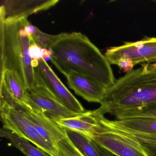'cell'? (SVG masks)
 Masks as SVG:
<instances>
[{
	"label": "cell",
	"mask_w": 156,
	"mask_h": 156,
	"mask_svg": "<svg viewBox=\"0 0 156 156\" xmlns=\"http://www.w3.org/2000/svg\"><path fill=\"white\" fill-rule=\"evenodd\" d=\"M48 49L51 52V62L65 76L70 72H76L107 89L116 81L105 55L81 33L57 34Z\"/></svg>",
	"instance_id": "6da1fadb"
},
{
	"label": "cell",
	"mask_w": 156,
	"mask_h": 156,
	"mask_svg": "<svg viewBox=\"0 0 156 156\" xmlns=\"http://www.w3.org/2000/svg\"><path fill=\"white\" fill-rule=\"evenodd\" d=\"M95 109L99 115L118 111L156 107V62L145 63L126 73L107 89L105 95Z\"/></svg>",
	"instance_id": "7a4b0ae2"
},
{
	"label": "cell",
	"mask_w": 156,
	"mask_h": 156,
	"mask_svg": "<svg viewBox=\"0 0 156 156\" xmlns=\"http://www.w3.org/2000/svg\"><path fill=\"white\" fill-rule=\"evenodd\" d=\"M29 23L27 18L0 20L1 73L6 70L14 72L30 90L37 83L29 54L30 46L35 42L25 30Z\"/></svg>",
	"instance_id": "3957f363"
},
{
	"label": "cell",
	"mask_w": 156,
	"mask_h": 156,
	"mask_svg": "<svg viewBox=\"0 0 156 156\" xmlns=\"http://www.w3.org/2000/svg\"><path fill=\"white\" fill-rule=\"evenodd\" d=\"M3 127L27 140L51 156L56 155V147L44 139L22 112L16 108L0 105Z\"/></svg>",
	"instance_id": "277c9868"
},
{
	"label": "cell",
	"mask_w": 156,
	"mask_h": 156,
	"mask_svg": "<svg viewBox=\"0 0 156 156\" xmlns=\"http://www.w3.org/2000/svg\"><path fill=\"white\" fill-rule=\"evenodd\" d=\"M90 139L115 156H148L141 143L100 123Z\"/></svg>",
	"instance_id": "5b68a950"
},
{
	"label": "cell",
	"mask_w": 156,
	"mask_h": 156,
	"mask_svg": "<svg viewBox=\"0 0 156 156\" xmlns=\"http://www.w3.org/2000/svg\"><path fill=\"white\" fill-rule=\"evenodd\" d=\"M34 73L37 85L45 87L61 104L77 114L86 112L43 58L39 61V66L34 68Z\"/></svg>",
	"instance_id": "8992f818"
},
{
	"label": "cell",
	"mask_w": 156,
	"mask_h": 156,
	"mask_svg": "<svg viewBox=\"0 0 156 156\" xmlns=\"http://www.w3.org/2000/svg\"><path fill=\"white\" fill-rule=\"evenodd\" d=\"M105 55L111 65H115L121 59L131 60L134 66L141 63H156V38L146 37L137 41L110 47Z\"/></svg>",
	"instance_id": "52a82bcc"
},
{
	"label": "cell",
	"mask_w": 156,
	"mask_h": 156,
	"mask_svg": "<svg viewBox=\"0 0 156 156\" xmlns=\"http://www.w3.org/2000/svg\"><path fill=\"white\" fill-rule=\"evenodd\" d=\"M28 91V101L26 105L41 111L53 120L73 117L80 114L68 109L41 86L37 85Z\"/></svg>",
	"instance_id": "ba28073f"
},
{
	"label": "cell",
	"mask_w": 156,
	"mask_h": 156,
	"mask_svg": "<svg viewBox=\"0 0 156 156\" xmlns=\"http://www.w3.org/2000/svg\"><path fill=\"white\" fill-rule=\"evenodd\" d=\"M14 107L21 111L39 134L55 147L59 141L66 137L65 129L41 111L26 104H18Z\"/></svg>",
	"instance_id": "9c48e42d"
},
{
	"label": "cell",
	"mask_w": 156,
	"mask_h": 156,
	"mask_svg": "<svg viewBox=\"0 0 156 156\" xmlns=\"http://www.w3.org/2000/svg\"><path fill=\"white\" fill-rule=\"evenodd\" d=\"M59 1H2L0 20H9L28 18L32 14L46 10L56 5Z\"/></svg>",
	"instance_id": "30bf717a"
},
{
	"label": "cell",
	"mask_w": 156,
	"mask_h": 156,
	"mask_svg": "<svg viewBox=\"0 0 156 156\" xmlns=\"http://www.w3.org/2000/svg\"><path fill=\"white\" fill-rule=\"evenodd\" d=\"M68 86L75 93L89 102L101 104L107 88L90 78L74 72L66 76Z\"/></svg>",
	"instance_id": "8fae6325"
},
{
	"label": "cell",
	"mask_w": 156,
	"mask_h": 156,
	"mask_svg": "<svg viewBox=\"0 0 156 156\" xmlns=\"http://www.w3.org/2000/svg\"><path fill=\"white\" fill-rule=\"evenodd\" d=\"M54 120L62 128L78 132L89 138L100 126L98 115L94 110L87 111L73 117Z\"/></svg>",
	"instance_id": "7c38bea8"
},
{
	"label": "cell",
	"mask_w": 156,
	"mask_h": 156,
	"mask_svg": "<svg viewBox=\"0 0 156 156\" xmlns=\"http://www.w3.org/2000/svg\"><path fill=\"white\" fill-rule=\"evenodd\" d=\"M98 120L102 125L106 126L156 137V119L133 118L110 120L104 116L100 115Z\"/></svg>",
	"instance_id": "4fadbf2b"
},
{
	"label": "cell",
	"mask_w": 156,
	"mask_h": 156,
	"mask_svg": "<svg viewBox=\"0 0 156 156\" xmlns=\"http://www.w3.org/2000/svg\"><path fill=\"white\" fill-rule=\"evenodd\" d=\"M1 75L3 81L12 96L19 104H26L28 101L29 91L26 89L19 76L14 72L6 70Z\"/></svg>",
	"instance_id": "5bb4252c"
},
{
	"label": "cell",
	"mask_w": 156,
	"mask_h": 156,
	"mask_svg": "<svg viewBox=\"0 0 156 156\" xmlns=\"http://www.w3.org/2000/svg\"><path fill=\"white\" fill-rule=\"evenodd\" d=\"M0 136L7 139L13 147L27 156H51L44 151L34 147L27 140L21 137L11 130L2 127L0 129Z\"/></svg>",
	"instance_id": "9a60e30c"
},
{
	"label": "cell",
	"mask_w": 156,
	"mask_h": 156,
	"mask_svg": "<svg viewBox=\"0 0 156 156\" xmlns=\"http://www.w3.org/2000/svg\"><path fill=\"white\" fill-rule=\"evenodd\" d=\"M65 130L67 137L83 156H102L98 146L91 139L78 132Z\"/></svg>",
	"instance_id": "2e32d148"
},
{
	"label": "cell",
	"mask_w": 156,
	"mask_h": 156,
	"mask_svg": "<svg viewBox=\"0 0 156 156\" xmlns=\"http://www.w3.org/2000/svg\"><path fill=\"white\" fill-rule=\"evenodd\" d=\"M116 119H123L133 118H151L156 119V107H144L130 110L118 111L114 113Z\"/></svg>",
	"instance_id": "e0dca14e"
},
{
	"label": "cell",
	"mask_w": 156,
	"mask_h": 156,
	"mask_svg": "<svg viewBox=\"0 0 156 156\" xmlns=\"http://www.w3.org/2000/svg\"><path fill=\"white\" fill-rule=\"evenodd\" d=\"M55 156H83L67 137L64 138L56 144Z\"/></svg>",
	"instance_id": "ac0fdd59"
},
{
	"label": "cell",
	"mask_w": 156,
	"mask_h": 156,
	"mask_svg": "<svg viewBox=\"0 0 156 156\" xmlns=\"http://www.w3.org/2000/svg\"><path fill=\"white\" fill-rule=\"evenodd\" d=\"M32 37L37 45L43 49H49L50 45L57 38V35H50L36 28Z\"/></svg>",
	"instance_id": "d6986e66"
},
{
	"label": "cell",
	"mask_w": 156,
	"mask_h": 156,
	"mask_svg": "<svg viewBox=\"0 0 156 156\" xmlns=\"http://www.w3.org/2000/svg\"><path fill=\"white\" fill-rule=\"evenodd\" d=\"M29 54L32 60L40 61L43 57V48L36 43L32 44L29 48Z\"/></svg>",
	"instance_id": "ffe728a7"
},
{
	"label": "cell",
	"mask_w": 156,
	"mask_h": 156,
	"mask_svg": "<svg viewBox=\"0 0 156 156\" xmlns=\"http://www.w3.org/2000/svg\"><path fill=\"white\" fill-rule=\"evenodd\" d=\"M115 65L118 66L124 72H129L133 70V68L135 66L132 61L129 59H121L117 61Z\"/></svg>",
	"instance_id": "44dd1931"
},
{
	"label": "cell",
	"mask_w": 156,
	"mask_h": 156,
	"mask_svg": "<svg viewBox=\"0 0 156 156\" xmlns=\"http://www.w3.org/2000/svg\"><path fill=\"white\" fill-rule=\"evenodd\" d=\"M142 145L148 156H156V145L151 144H142Z\"/></svg>",
	"instance_id": "7402d4cb"
},
{
	"label": "cell",
	"mask_w": 156,
	"mask_h": 156,
	"mask_svg": "<svg viewBox=\"0 0 156 156\" xmlns=\"http://www.w3.org/2000/svg\"><path fill=\"white\" fill-rule=\"evenodd\" d=\"M98 150H99V152H100V154H101L102 156H115V155H113V154L110 153L109 151H108L107 150L105 149L100 147H98Z\"/></svg>",
	"instance_id": "603a6c76"
},
{
	"label": "cell",
	"mask_w": 156,
	"mask_h": 156,
	"mask_svg": "<svg viewBox=\"0 0 156 156\" xmlns=\"http://www.w3.org/2000/svg\"><path fill=\"white\" fill-rule=\"evenodd\" d=\"M152 1L156 3V0H154V1Z\"/></svg>",
	"instance_id": "cb8c5ba5"
}]
</instances>
